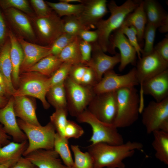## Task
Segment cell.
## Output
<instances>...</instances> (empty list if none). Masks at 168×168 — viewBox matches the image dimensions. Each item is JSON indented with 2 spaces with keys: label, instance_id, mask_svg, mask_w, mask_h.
Segmentation results:
<instances>
[{
  "label": "cell",
  "instance_id": "1",
  "mask_svg": "<svg viewBox=\"0 0 168 168\" xmlns=\"http://www.w3.org/2000/svg\"><path fill=\"white\" fill-rule=\"evenodd\" d=\"M143 148L140 142L128 141L116 145L91 144L87 149L93 159V168H125L123 160L132 156L135 151H142Z\"/></svg>",
  "mask_w": 168,
  "mask_h": 168
},
{
  "label": "cell",
  "instance_id": "2",
  "mask_svg": "<svg viewBox=\"0 0 168 168\" xmlns=\"http://www.w3.org/2000/svg\"><path fill=\"white\" fill-rule=\"evenodd\" d=\"M141 0H127L121 5L111 0L107 3L110 15L106 20H100L96 25L98 35L97 43L102 50L108 52L109 38L111 34L121 26L126 16L140 4Z\"/></svg>",
  "mask_w": 168,
  "mask_h": 168
},
{
  "label": "cell",
  "instance_id": "3",
  "mask_svg": "<svg viewBox=\"0 0 168 168\" xmlns=\"http://www.w3.org/2000/svg\"><path fill=\"white\" fill-rule=\"evenodd\" d=\"M116 92L117 111L113 124L118 128L129 127L138 119L139 95L135 87L122 88Z\"/></svg>",
  "mask_w": 168,
  "mask_h": 168
},
{
  "label": "cell",
  "instance_id": "4",
  "mask_svg": "<svg viewBox=\"0 0 168 168\" xmlns=\"http://www.w3.org/2000/svg\"><path fill=\"white\" fill-rule=\"evenodd\" d=\"M17 89L12 96L33 97L40 100L44 108L48 109L50 105L46 97L51 87L50 77L35 72H21Z\"/></svg>",
  "mask_w": 168,
  "mask_h": 168
},
{
  "label": "cell",
  "instance_id": "5",
  "mask_svg": "<svg viewBox=\"0 0 168 168\" xmlns=\"http://www.w3.org/2000/svg\"><path fill=\"white\" fill-rule=\"evenodd\" d=\"M17 121L20 128L28 141V146L23 155V156L39 149H54L56 132L50 122L44 126H36L20 119Z\"/></svg>",
  "mask_w": 168,
  "mask_h": 168
},
{
  "label": "cell",
  "instance_id": "6",
  "mask_svg": "<svg viewBox=\"0 0 168 168\" xmlns=\"http://www.w3.org/2000/svg\"><path fill=\"white\" fill-rule=\"evenodd\" d=\"M76 118L78 122L86 123L91 126L92 133L89 141L92 144L104 143L116 145L124 143L122 136L114 124H108L99 120L87 109Z\"/></svg>",
  "mask_w": 168,
  "mask_h": 168
},
{
  "label": "cell",
  "instance_id": "7",
  "mask_svg": "<svg viewBox=\"0 0 168 168\" xmlns=\"http://www.w3.org/2000/svg\"><path fill=\"white\" fill-rule=\"evenodd\" d=\"M68 112L77 117L88 107L96 95L93 87L78 84L69 76L64 82Z\"/></svg>",
  "mask_w": 168,
  "mask_h": 168
},
{
  "label": "cell",
  "instance_id": "8",
  "mask_svg": "<svg viewBox=\"0 0 168 168\" xmlns=\"http://www.w3.org/2000/svg\"><path fill=\"white\" fill-rule=\"evenodd\" d=\"M138 85L134 67L127 73L122 75L117 74L113 69L107 71L93 89L96 94L115 92L122 88L134 87Z\"/></svg>",
  "mask_w": 168,
  "mask_h": 168
},
{
  "label": "cell",
  "instance_id": "9",
  "mask_svg": "<svg viewBox=\"0 0 168 168\" xmlns=\"http://www.w3.org/2000/svg\"><path fill=\"white\" fill-rule=\"evenodd\" d=\"M87 107V110L99 120L113 124L117 111L116 92L96 94Z\"/></svg>",
  "mask_w": 168,
  "mask_h": 168
},
{
  "label": "cell",
  "instance_id": "10",
  "mask_svg": "<svg viewBox=\"0 0 168 168\" xmlns=\"http://www.w3.org/2000/svg\"><path fill=\"white\" fill-rule=\"evenodd\" d=\"M136 65V76L140 87L145 82L168 69V63L154 49L151 53L142 55Z\"/></svg>",
  "mask_w": 168,
  "mask_h": 168
},
{
  "label": "cell",
  "instance_id": "11",
  "mask_svg": "<svg viewBox=\"0 0 168 168\" xmlns=\"http://www.w3.org/2000/svg\"><path fill=\"white\" fill-rule=\"evenodd\" d=\"M40 40L48 46L63 33L62 19L54 12L44 17H31Z\"/></svg>",
  "mask_w": 168,
  "mask_h": 168
},
{
  "label": "cell",
  "instance_id": "12",
  "mask_svg": "<svg viewBox=\"0 0 168 168\" xmlns=\"http://www.w3.org/2000/svg\"><path fill=\"white\" fill-rule=\"evenodd\" d=\"M141 113L142 122L148 134L159 130L163 123L168 121V97L159 102L150 101Z\"/></svg>",
  "mask_w": 168,
  "mask_h": 168
},
{
  "label": "cell",
  "instance_id": "13",
  "mask_svg": "<svg viewBox=\"0 0 168 168\" xmlns=\"http://www.w3.org/2000/svg\"><path fill=\"white\" fill-rule=\"evenodd\" d=\"M109 41L108 52L114 55L117 53L115 50L116 48L120 51V62L119 67V71H122L129 64L136 65V50L119 28L111 34L109 38Z\"/></svg>",
  "mask_w": 168,
  "mask_h": 168
},
{
  "label": "cell",
  "instance_id": "14",
  "mask_svg": "<svg viewBox=\"0 0 168 168\" xmlns=\"http://www.w3.org/2000/svg\"><path fill=\"white\" fill-rule=\"evenodd\" d=\"M91 44V57L90 61L85 65L92 69L98 82L105 72L113 70L116 65L120 63V56L119 53H117L113 56L106 54L97 42Z\"/></svg>",
  "mask_w": 168,
  "mask_h": 168
},
{
  "label": "cell",
  "instance_id": "15",
  "mask_svg": "<svg viewBox=\"0 0 168 168\" xmlns=\"http://www.w3.org/2000/svg\"><path fill=\"white\" fill-rule=\"evenodd\" d=\"M152 96L159 102L168 97V69L144 82L140 87V109L144 108L143 95Z\"/></svg>",
  "mask_w": 168,
  "mask_h": 168
},
{
  "label": "cell",
  "instance_id": "16",
  "mask_svg": "<svg viewBox=\"0 0 168 168\" xmlns=\"http://www.w3.org/2000/svg\"><path fill=\"white\" fill-rule=\"evenodd\" d=\"M7 22L22 38L35 42V33L27 15L17 10L10 8L3 11Z\"/></svg>",
  "mask_w": 168,
  "mask_h": 168
},
{
  "label": "cell",
  "instance_id": "17",
  "mask_svg": "<svg viewBox=\"0 0 168 168\" xmlns=\"http://www.w3.org/2000/svg\"><path fill=\"white\" fill-rule=\"evenodd\" d=\"M84 7L78 16L82 24L90 29L95 28L96 25L108 12L106 0H84Z\"/></svg>",
  "mask_w": 168,
  "mask_h": 168
},
{
  "label": "cell",
  "instance_id": "18",
  "mask_svg": "<svg viewBox=\"0 0 168 168\" xmlns=\"http://www.w3.org/2000/svg\"><path fill=\"white\" fill-rule=\"evenodd\" d=\"M14 99L12 97L6 105L0 109V123L8 135L11 136L13 141L21 142L27 140L23 131L20 128L16 119L13 109Z\"/></svg>",
  "mask_w": 168,
  "mask_h": 168
},
{
  "label": "cell",
  "instance_id": "19",
  "mask_svg": "<svg viewBox=\"0 0 168 168\" xmlns=\"http://www.w3.org/2000/svg\"><path fill=\"white\" fill-rule=\"evenodd\" d=\"M147 24L152 25L161 33L168 31V14L159 3L155 0L142 1Z\"/></svg>",
  "mask_w": 168,
  "mask_h": 168
},
{
  "label": "cell",
  "instance_id": "20",
  "mask_svg": "<svg viewBox=\"0 0 168 168\" xmlns=\"http://www.w3.org/2000/svg\"><path fill=\"white\" fill-rule=\"evenodd\" d=\"M17 38L24 54L20 72L26 71L41 59L49 55L50 46L40 45L20 37Z\"/></svg>",
  "mask_w": 168,
  "mask_h": 168
},
{
  "label": "cell",
  "instance_id": "21",
  "mask_svg": "<svg viewBox=\"0 0 168 168\" xmlns=\"http://www.w3.org/2000/svg\"><path fill=\"white\" fill-rule=\"evenodd\" d=\"M25 157L38 168H67L54 149H38Z\"/></svg>",
  "mask_w": 168,
  "mask_h": 168
},
{
  "label": "cell",
  "instance_id": "22",
  "mask_svg": "<svg viewBox=\"0 0 168 168\" xmlns=\"http://www.w3.org/2000/svg\"><path fill=\"white\" fill-rule=\"evenodd\" d=\"M13 109L15 115L19 119L31 124L41 125L37 117L36 105L28 96H13Z\"/></svg>",
  "mask_w": 168,
  "mask_h": 168
},
{
  "label": "cell",
  "instance_id": "23",
  "mask_svg": "<svg viewBox=\"0 0 168 168\" xmlns=\"http://www.w3.org/2000/svg\"><path fill=\"white\" fill-rule=\"evenodd\" d=\"M8 38L10 43V55L12 68V81L15 88V86L17 87L18 86L20 68L23 59L24 54L17 38L10 30Z\"/></svg>",
  "mask_w": 168,
  "mask_h": 168
},
{
  "label": "cell",
  "instance_id": "24",
  "mask_svg": "<svg viewBox=\"0 0 168 168\" xmlns=\"http://www.w3.org/2000/svg\"><path fill=\"white\" fill-rule=\"evenodd\" d=\"M142 1L133 12L126 16L121 26H133L137 32L138 42L141 48L144 45L143 35L147 24V19L143 7Z\"/></svg>",
  "mask_w": 168,
  "mask_h": 168
},
{
  "label": "cell",
  "instance_id": "25",
  "mask_svg": "<svg viewBox=\"0 0 168 168\" xmlns=\"http://www.w3.org/2000/svg\"><path fill=\"white\" fill-rule=\"evenodd\" d=\"M10 43L8 38L0 51V73L5 81L7 94L12 96L15 90L12 81V65L10 57Z\"/></svg>",
  "mask_w": 168,
  "mask_h": 168
},
{
  "label": "cell",
  "instance_id": "26",
  "mask_svg": "<svg viewBox=\"0 0 168 168\" xmlns=\"http://www.w3.org/2000/svg\"><path fill=\"white\" fill-rule=\"evenodd\" d=\"M63 63L58 56L49 55L41 59L25 72H36L50 77Z\"/></svg>",
  "mask_w": 168,
  "mask_h": 168
},
{
  "label": "cell",
  "instance_id": "27",
  "mask_svg": "<svg viewBox=\"0 0 168 168\" xmlns=\"http://www.w3.org/2000/svg\"><path fill=\"white\" fill-rule=\"evenodd\" d=\"M152 145L155 151L156 157L165 164L168 165V133L156 130L152 133Z\"/></svg>",
  "mask_w": 168,
  "mask_h": 168
},
{
  "label": "cell",
  "instance_id": "28",
  "mask_svg": "<svg viewBox=\"0 0 168 168\" xmlns=\"http://www.w3.org/2000/svg\"><path fill=\"white\" fill-rule=\"evenodd\" d=\"M28 145L27 140L21 142H10L0 146V162L20 158L23 156Z\"/></svg>",
  "mask_w": 168,
  "mask_h": 168
},
{
  "label": "cell",
  "instance_id": "29",
  "mask_svg": "<svg viewBox=\"0 0 168 168\" xmlns=\"http://www.w3.org/2000/svg\"><path fill=\"white\" fill-rule=\"evenodd\" d=\"M79 43V39L77 36L61 52L58 57L63 63L72 65L82 63Z\"/></svg>",
  "mask_w": 168,
  "mask_h": 168
},
{
  "label": "cell",
  "instance_id": "30",
  "mask_svg": "<svg viewBox=\"0 0 168 168\" xmlns=\"http://www.w3.org/2000/svg\"><path fill=\"white\" fill-rule=\"evenodd\" d=\"M55 3L46 1L49 6L60 17L71 16H78L82 11L84 4H74L59 0Z\"/></svg>",
  "mask_w": 168,
  "mask_h": 168
},
{
  "label": "cell",
  "instance_id": "31",
  "mask_svg": "<svg viewBox=\"0 0 168 168\" xmlns=\"http://www.w3.org/2000/svg\"><path fill=\"white\" fill-rule=\"evenodd\" d=\"M64 83L51 86L47 94L48 103L52 105L55 109H67Z\"/></svg>",
  "mask_w": 168,
  "mask_h": 168
},
{
  "label": "cell",
  "instance_id": "32",
  "mask_svg": "<svg viewBox=\"0 0 168 168\" xmlns=\"http://www.w3.org/2000/svg\"><path fill=\"white\" fill-rule=\"evenodd\" d=\"M68 144V140L56 133L54 149L58 153L64 165L67 167L72 168L73 160Z\"/></svg>",
  "mask_w": 168,
  "mask_h": 168
},
{
  "label": "cell",
  "instance_id": "33",
  "mask_svg": "<svg viewBox=\"0 0 168 168\" xmlns=\"http://www.w3.org/2000/svg\"><path fill=\"white\" fill-rule=\"evenodd\" d=\"M70 147L74 158L72 168H93V159L88 152H83L77 145H71Z\"/></svg>",
  "mask_w": 168,
  "mask_h": 168
},
{
  "label": "cell",
  "instance_id": "34",
  "mask_svg": "<svg viewBox=\"0 0 168 168\" xmlns=\"http://www.w3.org/2000/svg\"><path fill=\"white\" fill-rule=\"evenodd\" d=\"M63 33L77 36L84 30H90L84 26L77 16H66L62 19Z\"/></svg>",
  "mask_w": 168,
  "mask_h": 168
},
{
  "label": "cell",
  "instance_id": "35",
  "mask_svg": "<svg viewBox=\"0 0 168 168\" xmlns=\"http://www.w3.org/2000/svg\"><path fill=\"white\" fill-rule=\"evenodd\" d=\"M68 113L67 109H56L50 117V122L54 126L56 133L63 137L64 129L68 120Z\"/></svg>",
  "mask_w": 168,
  "mask_h": 168
},
{
  "label": "cell",
  "instance_id": "36",
  "mask_svg": "<svg viewBox=\"0 0 168 168\" xmlns=\"http://www.w3.org/2000/svg\"><path fill=\"white\" fill-rule=\"evenodd\" d=\"M0 7L3 11L12 8L21 11L31 17L35 16L33 11L27 0H0Z\"/></svg>",
  "mask_w": 168,
  "mask_h": 168
},
{
  "label": "cell",
  "instance_id": "37",
  "mask_svg": "<svg viewBox=\"0 0 168 168\" xmlns=\"http://www.w3.org/2000/svg\"><path fill=\"white\" fill-rule=\"evenodd\" d=\"M157 29L156 27L152 25L147 24L143 35L145 43L143 48L142 49V55L148 54L153 50L154 43Z\"/></svg>",
  "mask_w": 168,
  "mask_h": 168
},
{
  "label": "cell",
  "instance_id": "38",
  "mask_svg": "<svg viewBox=\"0 0 168 168\" xmlns=\"http://www.w3.org/2000/svg\"><path fill=\"white\" fill-rule=\"evenodd\" d=\"M76 37L63 33L50 46V50L49 55L58 56L63 49Z\"/></svg>",
  "mask_w": 168,
  "mask_h": 168
},
{
  "label": "cell",
  "instance_id": "39",
  "mask_svg": "<svg viewBox=\"0 0 168 168\" xmlns=\"http://www.w3.org/2000/svg\"><path fill=\"white\" fill-rule=\"evenodd\" d=\"M72 65L67 63H63L50 77L51 87L64 83L69 76Z\"/></svg>",
  "mask_w": 168,
  "mask_h": 168
},
{
  "label": "cell",
  "instance_id": "40",
  "mask_svg": "<svg viewBox=\"0 0 168 168\" xmlns=\"http://www.w3.org/2000/svg\"><path fill=\"white\" fill-rule=\"evenodd\" d=\"M119 28L126 36L130 44L135 49L138 58H140L141 57L142 49L138 43L137 32L133 26L129 27L121 26Z\"/></svg>",
  "mask_w": 168,
  "mask_h": 168
},
{
  "label": "cell",
  "instance_id": "41",
  "mask_svg": "<svg viewBox=\"0 0 168 168\" xmlns=\"http://www.w3.org/2000/svg\"><path fill=\"white\" fill-rule=\"evenodd\" d=\"M87 66L79 63L72 65L69 77L76 83L82 85L86 78Z\"/></svg>",
  "mask_w": 168,
  "mask_h": 168
},
{
  "label": "cell",
  "instance_id": "42",
  "mask_svg": "<svg viewBox=\"0 0 168 168\" xmlns=\"http://www.w3.org/2000/svg\"><path fill=\"white\" fill-rule=\"evenodd\" d=\"M29 2L32 6L36 17H44L52 14L54 11L43 0H30Z\"/></svg>",
  "mask_w": 168,
  "mask_h": 168
},
{
  "label": "cell",
  "instance_id": "43",
  "mask_svg": "<svg viewBox=\"0 0 168 168\" xmlns=\"http://www.w3.org/2000/svg\"><path fill=\"white\" fill-rule=\"evenodd\" d=\"M83 128L75 122L68 120L64 130V137L67 139L78 138L83 134Z\"/></svg>",
  "mask_w": 168,
  "mask_h": 168
},
{
  "label": "cell",
  "instance_id": "44",
  "mask_svg": "<svg viewBox=\"0 0 168 168\" xmlns=\"http://www.w3.org/2000/svg\"><path fill=\"white\" fill-rule=\"evenodd\" d=\"M3 11L0 7V51L8 38L9 30Z\"/></svg>",
  "mask_w": 168,
  "mask_h": 168
},
{
  "label": "cell",
  "instance_id": "45",
  "mask_svg": "<svg viewBox=\"0 0 168 168\" xmlns=\"http://www.w3.org/2000/svg\"><path fill=\"white\" fill-rule=\"evenodd\" d=\"M79 48L82 58V63L86 64L91 58L92 52V45L91 44L83 41L79 38Z\"/></svg>",
  "mask_w": 168,
  "mask_h": 168
},
{
  "label": "cell",
  "instance_id": "46",
  "mask_svg": "<svg viewBox=\"0 0 168 168\" xmlns=\"http://www.w3.org/2000/svg\"><path fill=\"white\" fill-rule=\"evenodd\" d=\"M154 49L165 61L168 63V34L154 47Z\"/></svg>",
  "mask_w": 168,
  "mask_h": 168
},
{
  "label": "cell",
  "instance_id": "47",
  "mask_svg": "<svg viewBox=\"0 0 168 168\" xmlns=\"http://www.w3.org/2000/svg\"><path fill=\"white\" fill-rule=\"evenodd\" d=\"M77 36L83 41L93 44L97 42L98 35L96 30H84L81 31Z\"/></svg>",
  "mask_w": 168,
  "mask_h": 168
},
{
  "label": "cell",
  "instance_id": "48",
  "mask_svg": "<svg viewBox=\"0 0 168 168\" xmlns=\"http://www.w3.org/2000/svg\"><path fill=\"white\" fill-rule=\"evenodd\" d=\"M35 166L25 157H20L9 168H35Z\"/></svg>",
  "mask_w": 168,
  "mask_h": 168
},
{
  "label": "cell",
  "instance_id": "49",
  "mask_svg": "<svg viewBox=\"0 0 168 168\" xmlns=\"http://www.w3.org/2000/svg\"><path fill=\"white\" fill-rule=\"evenodd\" d=\"M10 137L0 125V146L5 145L10 142Z\"/></svg>",
  "mask_w": 168,
  "mask_h": 168
},
{
  "label": "cell",
  "instance_id": "50",
  "mask_svg": "<svg viewBox=\"0 0 168 168\" xmlns=\"http://www.w3.org/2000/svg\"><path fill=\"white\" fill-rule=\"evenodd\" d=\"M19 158L12 159L7 161H0V168H9L16 162Z\"/></svg>",
  "mask_w": 168,
  "mask_h": 168
},
{
  "label": "cell",
  "instance_id": "51",
  "mask_svg": "<svg viewBox=\"0 0 168 168\" xmlns=\"http://www.w3.org/2000/svg\"><path fill=\"white\" fill-rule=\"evenodd\" d=\"M8 101L4 96H0V108L4 107L6 105Z\"/></svg>",
  "mask_w": 168,
  "mask_h": 168
},
{
  "label": "cell",
  "instance_id": "52",
  "mask_svg": "<svg viewBox=\"0 0 168 168\" xmlns=\"http://www.w3.org/2000/svg\"><path fill=\"white\" fill-rule=\"evenodd\" d=\"M0 85L6 91L7 93V87L4 78L0 73Z\"/></svg>",
  "mask_w": 168,
  "mask_h": 168
},
{
  "label": "cell",
  "instance_id": "53",
  "mask_svg": "<svg viewBox=\"0 0 168 168\" xmlns=\"http://www.w3.org/2000/svg\"><path fill=\"white\" fill-rule=\"evenodd\" d=\"M7 93L5 90L0 85V96H4Z\"/></svg>",
  "mask_w": 168,
  "mask_h": 168
},
{
  "label": "cell",
  "instance_id": "54",
  "mask_svg": "<svg viewBox=\"0 0 168 168\" xmlns=\"http://www.w3.org/2000/svg\"><path fill=\"white\" fill-rule=\"evenodd\" d=\"M35 168H38L37 167L35 166Z\"/></svg>",
  "mask_w": 168,
  "mask_h": 168
},
{
  "label": "cell",
  "instance_id": "55",
  "mask_svg": "<svg viewBox=\"0 0 168 168\" xmlns=\"http://www.w3.org/2000/svg\"><path fill=\"white\" fill-rule=\"evenodd\" d=\"M67 168H70V167H67Z\"/></svg>",
  "mask_w": 168,
  "mask_h": 168
}]
</instances>
